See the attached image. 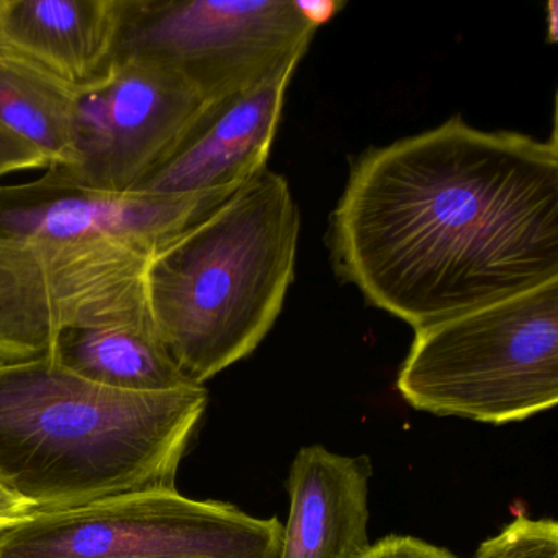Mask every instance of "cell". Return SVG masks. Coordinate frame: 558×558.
<instances>
[{"instance_id":"obj_1","label":"cell","mask_w":558,"mask_h":558,"mask_svg":"<svg viewBox=\"0 0 558 558\" xmlns=\"http://www.w3.org/2000/svg\"><path fill=\"white\" fill-rule=\"evenodd\" d=\"M339 276L414 331L558 279L557 140L452 117L372 148L336 205Z\"/></svg>"},{"instance_id":"obj_2","label":"cell","mask_w":558,"mask_h":558,"mask_svg":"<svg viewBox=\"0 0 558 558\" xmlns=\"http://www.w3.org/2000/svg\"><path fill=\"white\" fill-rule=\"evenodd\" d=\"M233 194H106L58 168L0 184V361L50 354L70 329L151 316L155 257Z\"/></svg>"},{"instance_id":"obj_3","label":"cell","mask_w":558,"mask_h":558,"mask_svg":"<svg viewBox=\"0 0 558 558\" xmlns=\"http://www.w3.org/2000/svg\"><path fill=\"white\" fill-rule=\"evenodd\" d=\"M207 403L204 385L136 393L81 378L51 354L0 361V482L34 512L175 489Z\"/></svg>"},{"instance_id":"obj_4","label":"cell","mask_w":558,"mask_h":558,"mask_svg":"<svg viewBox=\"0 0 558 558\" xmlns=\"http://www.w3.org/2000/svg\"><path fill=\"white\" fill-rule=\"evenodd\" d=\"M299 233L289 184L266 168L155 257L149 312L192 384L243 361L269 335L295 277Z\"/></svg>"},{"instance_id":"obj_5","label":"cell","mask_w":558,"mask_h":558,"mask_svg":"<svg viewBox=\"0 0 558 558\" xmlns=\"http://www.w3.org/2000/svg\"><path fill=\"white\" fill-rule=\"evenodd\" d=\"M397 388L414 410L519 423L558 403V279L414 331Z\"/></svg>"},{"instance_id":"obj_6","label":"cell","mask_w":558,"mask_h":558,"mask_svg":"<svg viewBox=\"0 0 558 558\" xmlns=\"http://www.w3.org/2000/svg\"><path fill=\"white\" fill-rule=\"evenodd\" d=\"M282 522L178 489L34 512L0 534V558H277Z\"/></svg>"},{"instance_id":"obj_7","label":"cell","mask_w":558,"mask_h":558,"mask_svg":"<svg viewBox=\"0 0 558 558\" xmlns=\"http://www.w3.org/2000/svg\"><path fill=\"white\" fill-rule=\"evenodd\" d=\"M315 32L295 0H123L113 60L165 64L214 102L300 63Z\"/></svg>"},{"instance_id":"obj_8","label":"cell","mask_w":558,"mask_h":558,"mask_svg":"<svg viewBox=\"0 0 558 558\" xmlns=\"http://www.w3.org/2000/svg\"><path fill=\"white\" fill-rule=\"evenodd\" d=\"M205 106L171 68L113 60L102 76L77 89L74 162L58 169L90 191L132 194Z\"/></svg>"},{"instance_id":"obj_9","label":"cell","mask_w":558,"mask_h":558,"mask_svg":"<svg viewBox=\"0 0 558 558\" xmlns=\"http://www.w3.org/2000/svg\"><path fill=\"white\" fill-rule=\"evenodd\" d=\"M299 61L246 89L207 102L187 132L132 194L240 191L263 169Z\"/></svg>"},{"instance_id":"obj_10","label":"cell","mask_w":558,"mask_h":558,"mask_svg":"<svg viewBox=\"0 0 558 558\" xmlns=\"http://www.w3.org/2000/svg\"><path fill=\"white\" fill-rule=\"evenodd\" d=\"M367 456H342L319 444L296 452L287 478L290 511L277 558H359L368 538Z\"/></svg>"},{"instance_id":"obj_11","label":"cell","mask_w":558,"mask_h":558,"mask_svg":"<svg viewBox=\"0 0 558 558\" xmlns=\"http://www.w3.org/2000/svg\"><path fill=\"white\" fill-rule=\"evenodd\" d=\"M123 0H0V48L71 86L113 61Z\"/></svg>"},{"instance_id":"obj_12","label":"cell","mask_w":558,"mask_h":558,"mask_svg":"<svg viewBox=\"0 0 558 558\" xmlns=\"http://www.w3.org/2000/svg\"><path fill=\"white\" fill-rule=\"evenodd\" d=\"M81 378L136 393L194 387L162 344L153 316L63 332L50 352Z\"/></svg>"},{"instance_id":"obj_13","label":"cell","mask_w":558,"mask_h":558,"mask_svg":"<svg viewBox=\"0 0 558 558\" xmlns=\"http://www.w3.org/2000/svg\"><path fill=\"white\" fill-rule=\"evenodd\" d=\"M77 89L0 50V125L40 149L50 168H70L74 162Z\"/></svg>"},{"instance_id":"obj_14","label":"cell","mask_w":558,"mask_h":558,"mask_svg":"<svg viewBox=\"0 0 558 558\" xmlns=\"http://www.w3.org/2000/svg\"><path fill=\"white\" fill-rule=\"evenodd\" d=\"M473 558H558L557 521L518 512L499 534L480 544Z\"/></svg>"},{"instance_id":"obj_15","label":"cell","mask_w":558,"mask_h":558,"mask_svg":"<svg viewBox=\"0 0 558 558\" xmlns=\"http://www.w3.org/2000/svg\"><path fill=\"white\" fill-rule=\"evenodd\" d=\"M48 168L50 162L40 149L0 125V179L15 172Z\"/></svg>"},{"instance_id":"obj_16","label":"cell","mask_w":558,"mask_h":558,"mask_svg":"<svg viewBox=\"0 0 558 558\" xmlns=\"http://www.w3.org/2000/svg\"><path fill=\"white\" fill-rule=\"evenodd\" d=\"M359 558H459L447 548L411 535H388L371 544Z\"/></svg>"},{"instance_id":"obj_17","label":"cell","mask_w":558,"mask_h":558,"mask_svg":"<svg viewBox=\"0 0 558 558\" xmlns=\"http://www.w3.org/2000/svg\"><path fill=\"white\" fill-rule=\"evenodd\" d=\"M34 514L32 506L0 482V534Z\"/></svg>"},{"instance_id":"obj_18","label":"cell","mask_w":558,"mask_h":558,"mask_svg":"<svg viewBox=\"0 0 558 558\" xmlns=\"http://www.w3.org/2000/svg\"><path fill=\"white\" fill-rule=\"evenodd\" d=\"M296 9L300 14L313 25L322 27L326 22L331 21L341 9H344L345 2L338 0H295Z\"/></svg>"},{"instance_id":"obj_19","label":"cell","mask_w":558,"mask_h":558,"mask_svg":"<svg viewBox=\"0 0 558 558\" xmlns=\"http://www.w3.org/2000/svg\"><path fill=\"white\" fill-rule=\"evenodd\" d=\"M548 17V38L550 41H557V2L551 0L547 5Z\"/></svg>"}]
</instances>
